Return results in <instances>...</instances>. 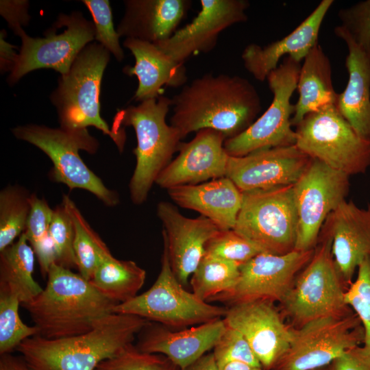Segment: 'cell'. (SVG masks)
I'll return each instance as SVG.
<instances>
[{
    "label": "cell",
    "mask_w": 370,
    "mask_h": 370,
    "mask_svg": "<svg viewBox=\"0 0 370 370\" xmlns=\"http://www.w3.org/2000/svg\"><path fill=\"white\" fill-rule=\"evenodd\" d=\"M189 0H126L116 28L120 38L157 44L170 38L187 14Z\"/></svg>",
    "instance_id": "cell-25"
},
{
    "label": "cell",
    "mask_w": 370,
    "mask_h": 370,
    "mask_svg": "<svg viewBox=\"0 0 370 370\" xmlns=\"http://www.w3.org/2000/svg\"><path fill=\"white\" fill-rule=\"evenodd\" d=\"M201 8L191 23L168 39L155 44L173 60L184 64L191 56L208 53L227 27L247 20L246 0H201Z\"/></svg>",
    "instance_id": "cell-17"
},
{
    "label": "cell",
    "mask_w": 370,
    "mask_h": 370,
    "mask_svg": "<svg viewBox=\"0 0 370 370\" xmlns=\"http://www.w3.org/2000/svg\"><path fill=\"white\" fill-rule=\"evenodd\" d=\"M295 145L311 158L349 176L370 166V141L362 138L338 110L327 105L296 126Z\"/></svg>",
    "instance_id": "cell-8"
},
{
    "label": "cell",
    "mask_w": 370,
    "mask_h": 370,
    "mask_svg": "<svg viewBox=\"0 0 370 370\" xmlns=\"http://www.w3.org/2000/svg\"><path fill=\"white\" fill-rule=\"evenodd\" d=\"M18 139L26 141L42 151L51 160V178L70 190H86L107 206L119 202L117 193L107 188L81 158L79 151L94 153L99 143L88 130L69 131L42 125L27 124L12 129Z\"/></svg>",
    "instance_id": "cell-7"
},
{
    "label": "cell",
    "mask_w": 370,
    "mask_h": 370,
    "mask_svg": "<svg viewBox=\"0 0 370 370\" xmlns=\"http://www.w3.org/2000/svg\"><path fill=\"white\" fill-rule=\"evenodd\" d=\"M219 370H266L261 367L250 365L241 362H232L227 364Z\"/></svg>",
    "instance_id": "cell-48"
},
{
    "label": "cell",
    "mask_w": 370,
    "mask_h": 370,
    "mask_svg": "<svg viewBox=\"0 0 370 370\" xmlns=\"http://www.w3.org/2000/svg\"><path fill=\"white\" fill-rule=\"evenodd\" d=\"M347 289L333 258L332 238L321 230L311 259L296 276L280 310L295 328L317 319L344 315L353 311L345 301Z\"/></svg>",
    "instance_id": "cell-6"
},
{
    "label": "cell",
    "mask_w": 370,
    "mask_h": 370,
    "mask_svg": "<svg viewBox=\"0 0 370 370\" xmlns=\"http://www.w3.org/2000/svg\"><path fill=\"white\" fill-rule=\"evenodd\" d=\"M310 161L295 145L260 149L230 156L225 176L242 192L293 185Z\"/></svg>",
    "instance_id": "cell-18"
},
{
    "label": "cell",
    "mask_w": 370,
    "mask_h": 370,
    "mask_svg": "<svg viewBox=\"0 0 370 370\" xmlns=\"http://www.w3.org/2000/svg\"><path fill=\"white\" fill-rule=\"evenodd\" d=\"M135 59L134 66H126L123 71L135 75L138 85L134 100L143 101L162 95L164 86L177 88L187 82L186 69L162 51L155 44L135 38H125L123 42Z\"/></svg>",
    "instance_id": "cell-27"
},
{
    "label": "cell",
    "mask_w": 370,
    "mask_h": 370,
    "mask_svg": "<svg viewBox=\"0 0 370 370\" xmlns=\"http://www.w3.org/2000/svg\"><path fill=\"white\" fill-rule=\"evenodd\" d=\"M148 320L111 313L100 318L89 332L49 339L35 336L17 347L32 370H95L105 359L132 344Z\"/></svg>",
    "instance_id": "cell-2"
},
{
    "label": "cell",
    "mask_w": 370,
    "mask_h": 370,
    "mask_svg": "<svg viewBox=\"0 0 370 370\" xmlns=\"http://www.w3.org/2000/svg\"><path fill=\"white\" fill-rule=\"evenodd\" d=\"M6 32L1 30L0 34V69L1 73L12 71L18 57V53L15 49L16 46L12 45L5 40Z\"/></svg>",
    "instance_id": "cell-45"
},
{
    "label": "cell",
    "mask_w": 370,
    "mask_h": 370,
    "mask_svg": "<svg viewBox=\"0 0 370 370\" xmlns=\"http://www.w3.org/2000/svg\"><path fill=\"white\" fill-rule=\"evenodd\" d=\"M261 252L258 246L233 229L220 230L205 247V254L241 264Z\"/></svg>",
    "instance_id": "cell-37"
},
{
    "label": "cell",
    "mask_w": 370,
    "mask_h": 370,
    "mask_svg": "<svg viewBox=\"0 0 370 370\" xmlns=\"http://www.w3.org/2000/svg\"><path fill=\"white\" fill-rule=\"evenodd\" d=\"M171 99V125L182 138L204 129L238 136L255 121L261 110L254 86L238 75L206 73L185 84Z\"/></svg>",
    "instance_id": "cell-1"
},
{
    "label": "cell",
    "mask_w": 370,
    "mask_h": 370,
    "mask_svg": "<svg viewBox=\"0 0 370 370\" xmlns=\"http://www.w3.org/2000/svg\"><path fill=\"white\" fill-rule=\"evenodd\" d=\"M329 367L330 370H370V347L356 346L335 359Z\"/></svg>",
    "instance_id": "cell-44"
},
{
    "label": "cell",
    "mask_w": 370,
    "mask_h": 370,
    "mask_svg": "<svg viewBox=\"0 0 370 370\" xmlns=\"http://www.w3.org/2000/svg\"><path fill=\"white\" fill-rule=\"evenodd\" d=\"M226 139L212 129L197 132L190 142L181 143L178 156L161 171L155 183L167 190L225 177L230 157L224 148Z\"/></svg>",
    "instance_id": "cell-20"
},
{
    "label": "cell",
    "mask_w": 370,
    "mask_h": 370,
    "mask_svg": "<svg viewBox=\"0 0 370 370\" xmlns=\"http://www.w3.org/2000/svg\"><path fill=\"white\" fill-rule=\"evenodd\" d=\"M349 177L311 158L306 170L293 184L297 215L295 250L315 247L327 218L345 200L349 190Z\"/></svg>",
    "instance_id": "cell-13"
},
{
    "label": "cell",
    "mask_w": 370,
    "mask_h": 370,
    "mask_svg": "<svg viewBox=\"0 0 370 370\" xmlns=\"http://www.w3.org/2000/svg\"><path fill=\"white\" fill-rule=\"evenodd\" d=\"M18 297L0 290V355L9 354L25 340L39 335L36 325H27L21 320Z\"/></svg>",
    "instance_id": "cell-35"
},
{
    "label": "cell",
    "mask_w": 370,
    "mask_h": 370,
    "mask_svg": "<svg viewBox=\"0 0 370 370\" xmlns=\"http://www.w3.org/2000/svg\"><path fill=\"white\" fill-rule=\"evenodd\" d=\"M314 249L285 254L261 252L241 264L237 283L230 291L211 298L227 306L255 299L281 303L297 274L311 259Z\"/></svg>",
    "instance_id": "cell-15"
},
{
    "label": "cell",
    "mask_w": 370,
    "mask_h": 370,
    "mask_svg": "<svg viewBox=\"0 0 370 370\" xmlns=\"http://www.w3.org/2000/svg\"><path fill=\"white\" fill-rule=\"evenodd\" d=\"M317 370H330V367H329V366H328V367L321 368V369H317Z\"/></svg>",
    "instance_id": "cell-49"
},
{
    "label": "cell",
    "mask_w": 370,
    "mask_h": 370,
    "mask_svg": "<svg viewBox=\"0 0 370 370\" xmlns=\"http://www.w3.org/2000/svg\"><path fill=\"white\" fill-rule=\"evenodd\" d=\"M45 288L21 306L29 313L39 335L49 339L89 332L96 321L113 313L117 305L79 273L53 263Z\"/></svg>",
    "instance_id": "cell-3"
},
{
    "label": "cell",
    "mask_w": 370,
    "mask_h": 370,
    "mask_svg": "<svg viewBox=\"0 0 370 370\" xmlns=\"http://www.w3.org/2000/svg\"><path fill=\"white\" fill-rule=\"evenodd\" d=\"M29 2L26 0H1L0 14L9 27L18 36L25 32L23 26L30 21L28 14Z\"/></svg>",
    "instance_id": "cell-43"
},
{
    "label": "cell",
    "mask_w": 370,
    "mask_h": 370,
    "mask_svg": "<svg viewBox=\"0 0 370 370\" xmlns=\"http://www.w3.org/2000/svg\"><path fill=\"white\" fill-rule=\"evenodd\" d=\"M300 69V62L286 57L269 74L271 103L246 130L225 140L224 148L229 156H243L260 149L295 145L296 134L291 123L294 105L291 99L297 89Z\"/></svg>",
    "instance_id": "cell-12"
},
{
    "label": "cell",
    "mask_w": 370,
    "mask_h": 370,
    "mask_svg": "<svg viewBox=\"0 0 370 370\" xmlns=\"http://www.w3.org/2000/svg\"><path fill=\"white\" fill-rule=\"evenodd\" d=\"M34 262V251L24 233L0 251V290L16 296L21 305L43 290L33 278Z\"/></svg>",
    "instance_id": "cell-29"
},
{
    "label": "cell",
    "mask_w": 370,
    "mask_h": 370,
    "mask_svg": "<svg viewBox=\"0 0 370 370\" xmlns=\"http://www.w3.org/2000/svg\"><path fill=\"white\" fill-rule=\"evenodd\" d=\"M49 234L56 251V264L69 269H77L73 249V224L62 203L53 209Z\"/></svg>",
    "instance_id": "cell-38"
},
{
    "label": "cell",
    "mask_w": 370,
    "mask_h": 370,
    "mask_svg": "<svg viewBox=\"0 0 370 370\" xmlns=\"http://www.w3.org/2000/svg\"><path fill=\"white\" fill-rule=\"evenodd\" d=\"M0 370H32L22 357L9 354L1 355Z\"/></svg>",
    "instance_id": "cell-46"
},
{
    "label": "cell",
    "mask_w": 370,
    "mask_h": 370,
    "mask_svg": "<svg viewBox=\"0 0 370 370\" xmlns=\"http://www.w3.org/2000/svg\"><path fill=\"white\" fill-rule=\"evenodd\" d=\"M356 314L317 319L291 327L289 345L273 370H317L329 366L347 350L364 343Z\"/></svg>",
    "instance_id": "cell-11"
},
{
    "label": "cell",
    "mask_w": 370,
    "mask_h": 370,
    "mask_svg": "<svg viewBox=\"0 0 370 370\" xmlns=\"http://www.w3.org/2000/svg\"><path fill=\"white\" fill-rule=\"evenodd\" d=\"M62 204L70 214L73 224V249L78 273L90 281L99 264L112 254L69 195H63Z\"/></svg>",
    "instance_id": "cell-31"
},
{
    "label": "cell",
    "mask_w": 370,
    "mask_h": 370,
    "mask_svg": "<svg viewBox=\"0 0 370 370\" xmlns=\"http://www.w3.org/2000/svg\"><path fill=\"white\" fill-rule=\"evenodd\" d=\"M345 301L362 323L363 344L370 347V257L359 264L356 278L346 291Z\"/></svg>",
    "instance_id": "cell-40"
},
{
    "label": "cell",
    "mask_w": 370,
    "mask_h": 370,
    "mask_svg": "<svg viewBox=\"0 0 370 370\" xmlns=\"http://www.w3.org/2000/svg\"><path fill=\"white\" fill-rule=\"evenodd\" d=\"M333 3V0H322L293 32L280 40L264 47L247 45L241 55L245 69L256 79L264 82L278 66L281 58L290 57L301 62L318 44L320 27Z\"/></svg>",
    "instance_id": "cell-23"
},
{
    "label": "cell",
    "mask_w": 370,
    "mask_h": 370,
    "mask_svg": "<svg viewBox=\"0 0 370 370\" xmlns=\"http://www.w3.org/2000/svg\"><path fill=\"white\" fill-rule=\"evenodd\" d=\"M170 198L182 208L195 210L221 230L234 229L243 202V192L226 176L197 184L167 189Z\"/></svg>",
    "instance_id": "cell-26"
},
{
    "label": "cell",
    "mask_w": 370,
    "mask_h": 370,
    "mask_svg": "<svg viewBox=\"0 0 370 370\" xmlns=\"http://www.w3.org/2000/svg\"><path fill=\"white\" fill-rule=\"evenodd\" d=\"M58 17L66 29L56 34L52 26L42 38H32L24 32L17 62L8 77L14 85L28 73L40 69H50L66 75L83 49L95 39L93 23L82 12L61 14Z\"/></svg>",
    "instance_id": "cell-14"
},
{
    "label": "cell",
    "mask_w": 370,
    "mask_h": 370,
    "mask_svg": "<svg viewBox=\"0 0 370 370\" xmlns=\"http://www.w3.org/2000/svg\"><path fill=\"white\" fill-rule=\"evenodd\" d=\"M212 354L219 369L232 362H241L262 367L243 335L237 330L227 325L213 348Z\"/></svg>",
    "instance_id": "cell-41"
},
{
    "label": "cell",
    "mask_w": 370,
    "mask_h": 370,
    "mask_svg": "<svg viewBox=\"0 0 370 370\" xmlns=\"http://www.w3.org/2000/svg\"><path fill=\"white\" fill-rule=\"evenodd\" d=\"M233 230L264 252L280 255L294 251L297 215L293 185L243 192Z\"/></svg>",
    "instance_id": "cell-10"
},
{
    "label": "cell",
    "mask_w": 370,
    "mask_h": 370,
    "mask_svg": "<svg viewBox=\"0 0 370 370\" xmlns=\"http://www.w3.org/2000/svg\"><path fill=\"white\" fill-rule=\"evenodd\" d=\"M171 107V99L160 95L119 110L114 117L111 130L122 143L125 140L123 127L132 126L136 136L133 151L136 163L129 184L135 204L146 201L158 176L182 143L179 130L166 122Z\"/></svg>",
    "instance_id": "cell-4"
},
{
    "label": "cell",
    "mask_w": 370,
    "mask_h": 370,
    "mask_svg": "<svg viewBox=\"0 0 370 370\" xmlns=\"http://www.w3.org/2000/svg\"><path fill=\"white\" fill-rule=\"evenodd\" d=\"M299 97L294 105L292 125L297 126L309 113L336 103L332 80V67L329 58L320 45L308 52L301 64L297 85Z\"/></svg>",
    "instance_id": "cell-28"
},
{
    "label": "cell",
    "mask_w": 370,
    "mask_h": 370,
    "mask_svg": "<svg viewBox=\"0 0 370 370\" xmlns=\"http://www.w3.org/2000/svg\"><path fill=\"white\" fill-rule=\"evenodd\" d=\"M157 215L163 225V243L167 247L171 269L186 287L205 254L206 245L221 230L204 216L184 217L167 201L158 203Z\"/></svg>",
    "instance_id": "cell-19"
},
{
    "label": "cell",
    "mask_w": 370,
    "mask_h": 370,
    "mask_svg": "<svg viewBox=\"0 0 370 370\" xmlns=\"http://www.w3.org/2000/svg\"><path fill=\"white\" fill-rule=\"evenodd\" d=\"M31 195L19 185H8L0 192V251L24 232L30 211Z\"/></svg>",
    "instance_id": "cell-34"
},
{
    "label": "cell",
    "mask_w": 370,
    "mask_h": 370,
    "mask_svg": "<svg viewBox=\"0 0 370 370\" xmlns=\"http://www.w3.org/2000/svg\"><path fill=\"white\" fill-rule=\"evenodd\" d=\"M92 17L95 39L112 53L119 62L124 59L119 42L120 36L114 29L112 10L108 0H83Z\"/></svg>",
    "instance_id": "cell-39"
},
{
    "label": "cell",
    "mask_w": 370,
    "mask_h": 370,
    "mask_svg": "<svg viewBox=\"0 0 370 370\" xmlns=\"http://www.w3.org/2000/svg\"><path fill=\"white\" fill-rule=\"evenodd\" d=\"M339 25L358 45L370 49V0L338 11Z\"/></svg>",
    "instance_id": "cell-42"
},
{
    "label": "cell",
    "mask_w": 370,
    "mask_h": 370,
    "mask_svg": "<svg viewBox=\"0 0 370 370\" xmlns=\"http://www.w3.org/2000/svg\"><path fill=\"white\" fill-rule=\"evenodd\" d=\"M30 211L24 234L37 258L40 273L47 277L49 269L56 263V254L49 234L53 209L36 194L30 197Z\"/></svg>",
    "instance_id": "cell-33"
},
{
    "label": "cell",
    "mask_w": 370,
    "mask_h": 370,
    "mask_svg": "<svg viewBox=\"0 0 370 370\" xmlns=\"http://www.w3.org/2000/svg\"><path fill=\"white\" fill-rule=\"evenodd\" d=\"M145 279L146 271L135 262L111 255L99 264L90 282L102 295L119 304L138 295Z\"/></svg>",
    "instance_id": "cell-30"
},
{
    "label": "cell",
    "mask_w": 370,
    "mask_h": 370,
    "mask_svg": "<svg viewBox=\"0 0 370 370\" xmlns=\"http://www.w3.org/2000/svg\"><path fill=\"white\" fill-rule=\"evenodd\" d=\"M180 370H219V369L212 352H210Z\"/></svg>",
    "instance_id": "cell-47"
},
{
    "label": "cell",
    "mask_w": 370,
    "mask_h": 370,
    "mask_svg": "<svg viewBox=\"0 0 370 370\" xmlns=\"http://www.w3.org/2000/svg\"><path fill=\"white\" fill-rule=\"evenodd\" d=\"M334 32L348 49V82L338 94L336 106L358 134L370 141V49L356 43L340 25Z\"/></svg>",
    "instance_id": "cell-24"
},
{
    "label": "cell",
    "mask_w": 370,
    "mask_h": 370,
    "mask_svg": "<svg viewBox=\"0 0 370 370\" xmlns=\"http://www.w3.org/2000/svg\"><path fill=\"white\" fill-rule=\"evenodd\" d=\"M241 264L204 254L192 274V292L208 302L211 298L232 289L240 276Z\"/></svg>",
    "instance_id": "cell-32"
},
{
    "label": "cell",
    "mask_w": 370,
    "mask_h": 370,
    "mask_svg": "<svg viewBox=\"0 0 370 370\" xmlns=\"http://www.w3.org/2000/svg\"><path fill=\"white\" fill-rule=\"evenodd\" d=\"M227 326L239 331L249 343L262 367L273 370L288 347L291 326L286 324L274 302L255 299L227 307Z\"/></svg>",
    "instance_id": "cell-16"
},
{
    "label": "cell",
    "mask_w": 370,
    "mask_h": 370,
    "mask_svg": "<svg viewBox=\"0 0 370 370\" xmlns=\"http://www.w3.org/2000/svg\"><path fill=\"white\" fill-rule=\"evenodd\" d=\"M166 356L140 351L133 343L105 359L95 370H180Z\"/></svg>",
    "instance_id": "cell-36"
},
{
    "label": "cell",
    "mask_w": 370,
    "mask_h": 370,
    "mask_svg": "<svg viewBox=\"0 0 370 370\" xmlns=\"http://www.w3.org/2000/svg\"><path fill=\"white\" fill-rule=\"evenodd\" d=\"M110 56V53L98 42L86 45L69 71L60 75L50 99L56 108L60 127L80 131L93 126L109 136L121 151L124 143L100 115L101 85Z\"/></svg>",
    "instance_id": "cell-5"
},
{
    "label": "cell",
    "mask_w": 370,
    "mask_h": 370,
    "mask_svg": "<svg viewBox=\"0 0 370 370\" xmlns=\"http://www.w3.org/2000/svg\"><path fill=\"white\" fill-rule=\"evenodd\" d=\"M226 327L223 318L177 331L149 321L138 334L136 346L143 352L162 354L182 369L213 349Z\"/></svg>",
    "instance_id": "cell-21"
},
{
    "label": "cell",
    "mask_w": 370,
    "mask_h": 370,
    "mask_svg": "<svg viewBox=\"0 0 370 370\" xmlns=\"http://www.w3.org/2000/svg\"><path fill=\"white\" fill-rule=\"evenodd\" d=\"M332 238V253L339 274L348 288L359 264L370 257V204L358 207L343 201L322 227Z\"/></svg>",
    "instance_id": "cell-22"
},
{
    "label": "cell",
    "mask_w": 370,
    "mask_h": 370,
    "mask_svg": "<svg viewBox=\"0 0 370 370\" xmlns=\"http://www.w3.org/2000/svg\"><path fill=\"white\" fill-rule=\"evenodd\" d=\"M226 311L227 307L211 305L184 288L171 269L164 243L160 271L151 287L113 308V313L136 315L174 328L223 318Z\"/></svg>",
    "instance_id": "cell-9"
}]
</instances>
